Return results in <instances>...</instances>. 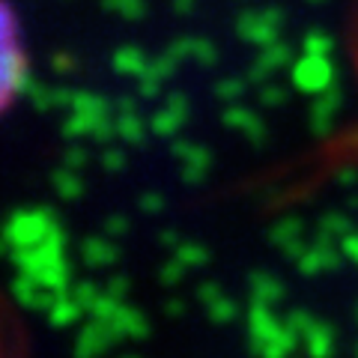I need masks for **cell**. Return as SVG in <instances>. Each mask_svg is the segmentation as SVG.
<instances>
[{
    "label": "cell",
    "mask_w": 358,
    "mask_h": 358,
    "mask_svg": "<svg viewBox=\"0 0 358 358\" xmlns=\"http://www.w3.org/2000/svg\"><path fill=\"white\" fill-rule=\"evenodd\" d=\"M27 66H24V51L15 39V15L13 6H3V108L13 105V99L18 93V87L27 78Z\"/></svg>",
    "instance_id": "obj_1"
}]
</instances>
